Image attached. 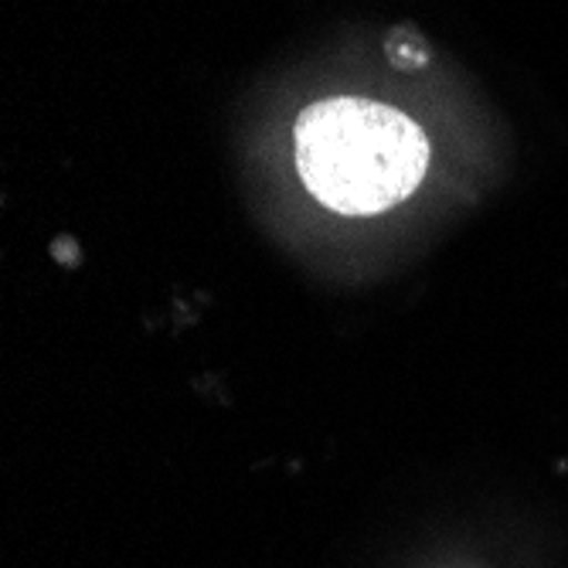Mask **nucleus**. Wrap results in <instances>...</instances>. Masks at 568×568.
Listing matches in <instances>:
<instances>
[{"mask_svg":"<svg viewBox=\"0 0 568 568\" xmlns=\"http://www.w3.org/2000/svg\"><path fill=\"white\" fill-rule=\"evenodd\" d=\"M296 171L321 204L341 215H378L426 178L429 140L402 110L337 95L306 106L293 133Z\"/></svg>","mask_w":568,"mask_h":568,"instance_id":"f257e3e1","label":"nucleus"},{"mask_svg":"<svg viewBox=\"0 0 568 568\" xmlns=\"http://www.w3.org/2000/svg\"><path fill=\"white\" fill-rule=\"evenodd\" d=\"M388 55L395 59V65L402 69H419L426 59H429V51L419 38H405V48L398 41H388Z\"/></svg>","mask_w":568,"mask_h":568,"instance_id":"f03ea898","label":"nucleus"}]
</instances>
